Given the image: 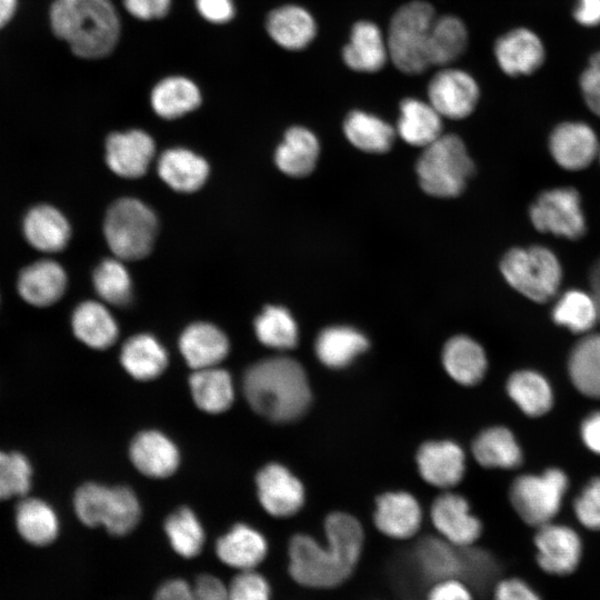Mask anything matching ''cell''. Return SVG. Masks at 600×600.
Wrapping results in <instances>:
<instances>
[{
    "label": "cell",
    "instance_id": "12",
    "mask_svg": "<svg viewBox=\"0 0 600 600\" xmlns=\"http://www.w3.org/2000/svg\"><path fill=\"white\" fill-rule=\"evenodd\" d=\"M67 289V271L50 256L26 262L16 273V293L22 302L32 308L52 307L61 300Z\"/></svg>",
    "mask_w": 600,
    "mask_h": 600
},
{
    "label": "cell",
    "instance_id": "39",
    "mask_svg": "<svg viewBox=\"0 0 600 600\" xmlns=\"http://www.w3.org/2000/svg\"><path fill=\"white\" fill-rule=\"evenodd\" d=\"M472 454L484 468L513 469L523 461V453L514 434L501 426L481 431L472 443Z\"/></svg>",
    "mask_w": 600,
    "mask_h": 600
},
{
    "label": "cell",
    "instance_id": "45",
    "mask_svg": "<svg viewBox=\"0 0 600 600\" xmlns=\"http://www.w3.org/2000/svg\"><path fill=\"white\" fill-rule=\"evenodd\" d=\"M164 532L172 550L180 557L191 559L202 551L204 530L191 509L181 507L169 514Z\"/></svg>",
    "mask_w": 600,
    "mask_h": 600
},
{
    "label": "cell",
    "instance_id": "16",
    "mask_svg": "<svg viewBox=\"0 0 600 600\" xmlns=\"http://www.w3.org/2000/svg\"><path fill=\"white\" fill-rule=\"evenodd\" d=\"M256 486L262 508L272 517H291L304 503L301 481L282 464L264 466L256 477Z\"/></svg>",
    "mask_w": 600,
    "mask_h": 600
},
{
    "label": "cell",
    "instance_id": "8",
    "mask_svg": "<svg viewBox=\"0 0 600 600\" xmlns=\"http://www.w3.org/2000/svg\"><path fill=\"white\" fill-rule=\"evenodd\" d=\"M500 270L514 290L538 303L551 300L562 280L557 256L538 244L510 249L501 260Z\"/></svg>",
    "mask_w": 600,
    "mask_h": 600
},
{
    "label": "cell",
    "instance_id": "29",
    "mask_svg": "<svg viewBox=\"0 0 600 600\" xmlns=\"http://www.w3.org/2000/svg\"><path fill=\"white\" fill-rule=\"evenodd\" d=\"M320 152L317 137L309 129L294 126L288 129L276 149L274 162L280 171L293 178L310 174Z\"/></svg>",
    "mask_w": 600,
    "mask_h": 600
},
{
    "label": "cell",
    "instance_id": "62",
    "mask_svg": "<svg viewBox=\"0 0 600 600\" xmlns=\"http://www.w3.org/2000/svg\"><path fill=\"white\" fill-rule=\"evenodd\" d=\"M587 67L600 76V50L591 54Z\"/></svg>",
    "mask_w": 600,
    "mask_h": 600
},
{
    "label": "cell",
    "instance_id": "11",
    "mask_svg": "<svg viewBox=\"0 0 600 600\" xmlns=\"http://www.w3.org/2000/svg\"><path fill=\"white\" fill-rule=\"evenodd\" d=\"M429 103L441 117L460 120L469 117L480 99L476 78L454 66L438 68L427 87Z\"/></svg>",
    "mask_w": 600,
    "mask_h": 600
},
{
    "label": "cell",
    "instance_id": "37",
    "mask_svg": "<svg viewBox=\"0 0 600 600\" xmlns=\"http://www.w3.org/2000/svg\"><path fill=\"white\" fill-rule=\"evenodd\" d=\"M568 374L581 394L600 400V333L589 332L573 346Z\"/></svg>",
    "mask_w": 600,
    "mask_h": 600
},
{
    "label": "cell",
    "instance_id": "61",
    "mask_svg": "<svg viewBox=\"0 0 600 600\" xmlns=\"http://www.w3.org/2000/svg\"><path fill=\"white\" fill-rule=\"evenodd\" d=\"M18 0H0V29L6 27L14 17Z\"/></svg>",
    "mask_w": 600,
    "mask_h": 600
},
{
    "label": "cell",
    "instance_id": "28",
    "mask_svg": "<svg viewBox=\"0 0 600 600\" xmlns=\"http://www.w3.org/2000/svg\"><path fill=\"white\" fill-rule=\"evenodd\" d=\"M209 164L201 156L184 148H171L158 159L162 181L178 192L199 190L208 179Z\"/></svg>",
    "mask_w": 600,
    "mask_h": 600
},
{
    "label": "cell",
    "instance_id": "18",
    "mask_svg": "<svg viewBox=\"0 0 600 600\" xmlns=\"http://www.w3.org/2000/svg\"><path fill=\"white\" fill-rule=\"evenodd\" d=\"M431 520L439 536L458 548L473 546L482 533V524L468 501L453 492H444L433 501Z\"/></svg>",
    "mask_w": 600,
    "mask_h": 600
},
{
    "label": "cell",
    "instance_id": "38",
    "mask_svg": "<svg viewBox=\"0 0 600 600\" xmlns=\"http://www.w3.org/2000/svg\"><path fill=\"white\" fill-rule=\"evenodd\" d=\"M506 389L510 399L528 417H541L553 406L551 384L538 371L522 369L511 373Z\"/></svg>",
    "mask_w": 600,
    "mask_h": 600
},
{
    "label": "cell",
    "instance_id": "22",
    "mask_svg": "<svg viewBox=\"0 0 600 600\" xmlns=\"http://www.w3.org/2000/svg\"><path fill=\"white\" fill-rule=\"evenodd\" d=\"M422 511L417 499L403 491L387 492L376 502V528L392 539H409L420 529Z\"/></svg>",
    "mask_w": 600,
    "mask_h": 600
},
{
    "label": "cell",
    "instance_id": "54",
    "mask_svg": "<svg viewBox=\"0 0 600 600\" xmlns=\"http://www.w3.org/2000/svg\"><path fill=\"white\" fill-rule=\"evenodd\" d=\"M126 10L137 19L152 20L164 17L171 0H123Z\"/></svg>",
    "mask_w": 600,
    "mask_h": 600
},
{
    "label": "cell",
    "instance_id": "13",
    "mask_svg": "<svg viewBox=\"0 0 600 600\" xmlns=\"http://www.w3.org/2000/svg\"><path fill=\"white\" fill-rule=\"evenodd\" d=\"M19 228L24 243L42 256L62 252L72 234L67 216L49 202L28 206L21 216Z\"/></svg>",
    "mask_w": 600,
    "mask_h": 600
},
{
    "label": "cell",
    "instance_id": "4",
    "mask_svg": "<svg viewBox=\"0 0 600 600\" xmlns=\"http://www.w3.org/2000/svg\"><path fill=\"white\" fill-rule=\"evenodd\" d=\"M426 0H410L396 9L386 31L389 60L404 74L417 76L429 67L428 41L437 17Z\"/></svg>",
    "mask_w": 600,
    "mask_h": 600
},
{
    "label": "cell",
    "instance_id": "1",
    "mask_svg": "<svg viewBox=\"0 0 600 600\" xmlns=\"http://www.w3.org/2000/svg\"><path fill=\"white\" fill-rule=\"evenodd\" d=\"M327 544L309 534L298 533L289 542L288 570L300 586L333 589L344 583L361 558L364 533L351 514L332 512L324 521Z\"/></svg>",
    "mask_w": 600,
    "mask_h": 600
},
{
    "label": "cell",
    "instance_id": "32",
    "mask_svg": "<svg viewBox=\"0 0 600 600\" xmlns=\"http://www.w3.org/2000/svg\"><path fill=\"white\" fill-rule=\"evenodd\" d=\"M397 132L407 143L424 148L442 134V117L429 101L404 98L399 106Z\"/></svg>",
    "mask_w": 600,
    "mask_h": 600
},
{
    "label": "cell",
    "instance_id": "63",
    "mask_svg": "<svg viewBox=\"0 0 600 600\" xmlns=\"http://www.w3.org/2000/svg\"><path fill=\"white\" fill-rule=\"evenodd\" d=\"M0 304H1V291H0Z\"/></svg>",
    "mask_w": 600,
    "mask_h": 600
},
{
    "label": "cell",
    "instance_id": "14",
    "mask_svg": "<svg viewBox=\"0 0 600 600\" xmlns=\"http://www.w3.org/2000/svg\"><path fill=\"white\" fill-rule=\"evenodd\" d=\"M537 563L546 573L568 576L582 559L583 546L578 532L569 526L549 522L537 528L533 538Z\"/></svg>",
    "mask_w": 600,
    "mask_h": 600
},
{
    "label": "cell",
    "instance_id": "53",
    "mask_svg": "<svg viewBox=\"0 0 600 600\" xmlns=\"http://www.w3.org/2000/svg\"><path fill=\"white\" fill-rule=\"evenodd\" d=\"M194 600H229V589L213 574L199 576L192 584Z\"/></svg>",
    "mask_w": 600,
    "mask_h": 600
},
{
    "label": "cell",
    "instance_id": "7",
    "mask_svg": "<svg viewBox=\"0 0 600 600\" xmlns=\"http://www.w3.org/2000/svg\"><path fill=\"white\" fill-rule=\"evenodd\" d=\"M158 232L156 213L136 198H121L108 209L103 233L116 258L126 261L147 257Z\"/></svg>",
    "mask_w": 600,
    "mask_h": 600
},
{
    "label": "cell",
    "instance_id": "36",
    "mask_svg": "<svg viewBox=\"0 0 600 600\" xmlns=\"http://www.w3.org/2000/svg\"><path fill=\"white\" fill-rule=\"evenodd\" d=\"M120 361L131 377L140 381H149L164 371L168 353L157 338L148 333H139L123 343Z\"/></svg>",
    "mask_w": 600,
    "mask_h": 600
},
{
    "label": "cell",
    "instance_id": "41",
    "mask_svg": "<svg viewBox=\"0 0 600 600\" xmlns=\"http://www.w3.org/2000/svg\"><path fill=\"white\" fill-rule=\"evenodd\" d=\"M343 132L348 141L361 151L383 153L394 142L396 130L376 114L352 110L343 121Z\"/></svg>",
    "mask_w": 600,
    "mask_h": 600
},
{
    "label": "cell",
    "instance_id": "58",
    "mask_svg": "<svg viewBox=\"0 0 600 600\" xmlns=\"http://www.w3.org/2000/svg\"><path fill=\"white\" fill-rule=\"evenodd\" d=\"M580 436L583 444L600 456V411L591 412L582 420Z\"/></svg>",
    "mask_w": 600,
    "mask_h": 600
},
{
    "label": "cell",
    "instance_id": "31",
    "mask_svg": "<svg viewBox=\"0 0 600 600\" xmlns=\"http://www.w3.org/2000/svg\"><path fill=\"white\" fill-rule=\"evenodd\" d=\"M442 364L456 382L474 386L483 379L488 361L484 350L476 340L468 336H454L443 347Z\"/></svg>",
    "mask_w": 600,
    "mask_h": 600
},
{
    "label": "cell",
    "instance_id": "30",
    "mask_svg": "<svg viewBox=\"0 0 600 600\" xmlns=\"http://www.w3.org/2000/svg\"><path fill=\"white\" fill-rule=\"evenodd\" d=\"M71 329L83 344L103 350L118 338V324L110 311L100 302L87 300L79 303L71 314Z\"/></svg>",
    "mask_w": 600,
    "mask_h": 600
},
{
    "label": "cell",
    "instance_id": "60",
    "mask_svg": "<svg viewBox=\"0 0 600 600\" xmlns=\"http://www.w3.org/2000/svg\"><path fill=\"white\" fill-rule=\"evenodd\" d=\"M590 282V292L593 296L598 310H599V322H600V258L593 263L589 274Z\"/></svg>",
    "mask_w": 600,
    "mask_h": 600
},
{
    "label": "cell",
    "instance_id": "34",
    "mask_svg": "<svg viewBox=\"0 0 600 600\" xmlns=\"http://www.w3.org/2000/svg\"><path fill=\"white\" fill-rule=\"evenodd\" d=\"M468 42V28L461 18L449 13L437 16L428 41L430 67L452 66L464 53Z\"/></svg>",
    "mask_w": 600,
    "mask_h": 600
},
{
    "label": "cell",
    "instance_id": "43",
    "mask_svg": "<svg viewBox=\"0 0 600 600\" xmlns=\"http://www.w3.org/2000/svg\"><path fill=\"white\" fill-rule=\"evenodd\" d=\"M551 317L556 324L572 333L587 334L599 322V310L591 292L570 289L557 299Z\"/></svg>",
    "mask_w": 600,
    "mask_h": 600
},
{
    "label": "cell",
    "instance_id": "56",
    "mask_svg": "<svg viewBox=\"0 0 600 600\" xmlns=\"http://www.w3.org/2000/svg\"><path fill=\"white\" fill-rule=\"evenodd\" d=\"M579 87L588 109L600 118V76L586 67L579 77Z\"/></svg>",
    "mask_w": 600,
    "mask_h": 600
},
{
    "label": "cell",
    "instance_id": "2",
    "mask_svg": "<svg viewBox=\"0 0 600 600\" xmlns=\"http://www.w3.org/2000/svg\"><path fill=\"white\" fill-rule=\"evenodd\" d=\"M250 407L273 422L297 420L308 410L311 389L302 366L289 357H272L252 364L243 377Z\"/></svg>",
    "mask_w": 600,
    "mask_h": 600
},
{
    "label": "cell",
    "instance_id": "10",
    "mask_svg": "<svg viewBox=\"0 0 600 600\" xmlns=\"http://www.w3.org/2000/svg\"><path fill=\"white\" fill-rule=\"evenodd\" d=\"M529 217L538 231L569 240L580 239L587 231L580 194L571 187L541 192L531 203Z\"/></svg>",
    "mask_w": 600,
    "mask_h": 600
},
{
    "label": "cell",
    "instance_id": "52",
    "mask_svg": "<svg viewBox=\"0 0 600 600\" xmlns=\"http://www.w3.org/2000/svg\"><path fill=\"white\" fill-rule=\"evenodd\" d=\"M493 600H542L540 594L520 578H507L496 582Z\"/></svg>",
    "mask_w": 600,
    "mask_h": 600
},
{
    "label": "cell",
    "instance_id": "17",
    "mask_svg": "<svg viewBox=\"0 0 600 600\" xmlns=\"http://www.w3.org/2000/svg\"><path fill=\"white\" fill-rule=\"evenodd\" d=\"M549 150L562 169L578 171L589 167L599 156L600 143L588 123L564 121L551 131Z\"/></svg>",
    "mask_w": 600,
    "mask_h": 600
},
{
    "label": "cell",
    "instance_id": "25",
    "mask_svg": "<svg viewBox=\"0 0 600 600\" xmlns=\"http://www.w3.org/2000/svg\"><path fill=\"white\" fill-rule=\"evenodd\" d=\"M129 456L137 470L151 478H167L180 463L177 446L157 430L138 433L131 441Z\"/></svg>",
    "mask_w": 600,
    "mask_h": 600
},
{
    "label": "cell",
    "instance_id": "48",
    "mask_svg": "<svg viewBox=\"0 0 600 600\" xmlns=\"http://www.w3.org/2000/svg\"><path fill=\"white\" fill-rule=\"evenodd\" d=\"M460 579L472 590H484L491 586L498 573V566L491 553L473 544L460 548Z\"/></svg>",
    "mask_w": 600,
    "mask_h": 600
},
{
    "label": "cell",
    "instance_id": "51",
    "mask_svg": "<svg viewBox=\"0 0 600 600\" xmlns=\"http://www.w3.org/2000/svg\"><path fill=\"white\" fill-rule=\"evenodd\" d=\"M426 600H474L473 590L460 578H448L432 583Z\"/></svg>",
    "mask_w": 600,
    "mask_h": 600
},
{
    "label": "cell",
    "instance_id": "9",
    "mask_svg": "<svg viewBox=\"0 0 600 600\" xmlns=\"http://www.w3.org/2000/svg\"><path fill=\"white\" fill-rule=\"evenodd\" d=\"M569 488L566 472L552 467L539 474H521L510 486L509 499L519 518L536 529L552 522Z\"/></svg>",
    "mask_w": 600,
    "mask_h": 600
},
{
    "label": "cell",
    "instance_id": "35",
    "mask_svg": "<svg viewBox=\"0 0 600 600\" xmlns=\"http://www.w3.org/2000/svg\"><path fill=\"white\" fill-rule=\"evenodd\" d=\"M418 573L431 584L448 578H459L461 568L460 548L441 537H424L413 552Z\"/></svg>",
    "mask_w": 600,
    "mask_h": 600
},
{
    "label": "cell",
    "instance_id": "27",
    "mask_svg": "<svg viewBox=\"0 0 600 600\" xmlns=\"http://www.w3.org/2000/svg\"><path fill=\"white\" fill-rule=\"evenodd\" d=\"M14 527L19 537L36 548L50 546L60 532L56 510L44 500L27 496L16 507Z\"/></svg>",
    "mask_w": 600,
    "mask_h": 600
},
{
    "label": "cell",
    "instance_id": "21",
    "mask_svg": "<svg viewBox=\"0 0 600 600\" xmlns=\"http://www.w3.org/2000/svg\"><path fill=\"white\" fill-rule=\"evenodd\" d=\"M417 466L424 481L448 489L461 481L466 471V457L456 442L428 441L417 452Z\"/></svg>",
    "mask_w": 600,
    "mask_h": 600
},
{
    "label": "cell",
    "instance_id": "5",
    "mask_svg": "<svg viewBox=\"0 0 600 600\" xmlns=\"http://www.w3.org/2000/svg\"><path fill=\"white\" fill-rule=\"evenodd\" d=\"M474 171V164L460 137L441 134L423 148L416 164L421 189L433 197H458Z\"/></svg>",
    "mask_w": 600,
    "mask_h": 600
},
{
    "label": "cell",
    "instance_id": "59",
    "mask_svg": "<svg viewBox=\"0 0 600 600\" xmlns=\"http://www.w3.org/2000/svg\"><path fill=\"white\" fill-rule=\"evenodd\" d=\"M574 20L582 27L600 24V0H577L573 9Z\"/></svg>",
    "mask_w": 600,
    "mask_h": 600
},
{
    "label": "cell",
    "instance_id": "55",
    "mask_svg": "<svg viewBox=\"0 0 600 600\" xmlns=\"http://www.w3.org/2000/svg\"><path fill=\"white\" fill-rule=\"evenodd\" d=\"M198 12L212 23H226L234 16L232 0H196Z\"/></svg>",
    "mask_w": 600,
    "mask_h": 600
},
{
    "label": "cell",
    "instance_id": "20",
    "mask_svg": "<svg viewBox=\"0 0 600 600\" xmlns=\"http://www.w3.org/2000/svg\"><path fill=\"white\" fill-rule=\"evenodd\" d=\"M341 58L351 71H381L390 62L386 33L371 20L356 21L341 50Z\"/></svg>",
    "mask_w": 600,
    "mask_h": 600
},
{
    "label": "cell",
    "instance_id": "40",
    "mask_svg": "<svg viewBox=\"0 0 600 600\" xmlns=\"http://www.w3.org/2000/svg\"><path fill=\"white\" fill-rule=\"evenodd\" d=\"M150 103L159 117L176 119L197 109L201 103V93L192 80L171 76L153 87Z\"/></svg>",
    "mask_w": 600,
    "mask_h": 600
},
{
    "label": "cell",
    "instance_id": "50",
    "mask_svg": "<svg viewBox=\"0 0 600 600\" xmlns=\"http://www.w3.org/2000/svg\"><path fill=\"white\" fill-rule=\"evenodd\" d=\"M573 511L584 528L600 531V477L583 487L573 502Z\"/></svg>",
    "mask_w": 600,
    "mask_h": 600
},
{
    "label": "cell",
    "instance_id": "26",
    "mask_svg": "<svg viewBox=\"0 0 600 600\" xmlns=\"http://www.w3.org/2000/svg\"><path fill=\"white\" fill-rule=\"evenodd\" d=\"M179 349L193 370L217 367L229 352V340L217 326L199 321L188 326L179 338Z\"/></svg>",
    "mask_w": 600,
    "mask_h": 600
},
{
    "label": "cell",
    "instance_id": "42",
    "mask_svg": "<svg viewBox=\"0 0 600 600\" xmlns=\"http://www.w3.org/2000/svg\"><path fill=\"white\" fill-rule=\"evenodd\" d=\"M197 407L208 413L228 410L234 399V389L228 371L218 367L194 370L189 379Z\"/></svg>",
    "mask_w": 600,
    "mask_h": 600
},
{
    "label": "cell",
    "instance_id": "49",
    "mask_svg": "<svg viewBox=\"0 0 600 600\" xmlns=\"http://www.w3.org/2000/svg\"><path fill=\"white\" fill-rule=\"evenodd\" d=\"M228 589L229 600H272L269 581L256 570L239 571Z\"/></svg>",
    "mask_w": 600,
    "mask_h": 600
},
{
    "label": "cell",
    "instance_id": "6",
    "mask_svg": "<svg viewBox=\"0 0 600 600\" xmlns=\"http://www.w3.org/2000/svg\"><path fill=\"white\" fill-rule=\"evenodd\" d=\"M73 508L83 524L92 528L101 526L117 537L130 533L141 517L139 500L131 489L93 482L78 488Z\"/></svg>",
    "mask_w": 600,
    "mask_h": 600
},
{
    "label": "cell",
    "instance_id": "44",
    "mask_svg": "<svg viewBox=\"0 0 600 600\" xmlns=\"http://www.w3.org/2000/svg\"><path fill=\"white\" fill-rule=\"evenodd\" d=\"M254 332L262 344L277 350L294 348L299 338L294 318L281 306H267L254 320Z\"/></svg>",
    "mask_w": 600,
    "mask_h": 600
},
{
    "label": "cell",
    "instance_id": "57",
    "mask_svg": "<svg viewBox=\"0 0 600 600\" xmlns=\"http://www.w3.org/2000/svg\"><path fill=\"white\" fill-rule=\"evenodd\" d=\"M153 600H194L192 584L181 578L168 579L158 587Z\"/></svg>",
    "mask_w": 600,
    "mask_h": 600
},
{
    "label": "cell",
    "instance_id": "19",
    "mask_svg": "<svg viewBox=\"0 0 600 600\" xmlns=\"http://www.w3.org/2000/svg\"><path fill=\"white\" fill-rule=\"evenodd\" d=\"M154 152L153 139L139 129L113 132L106 140V162L111 171L122 178L142 177L148 171Z\"/></svg>",
    "mask_w": 600,
    "mask_h": 600
},
{
    "label": "cell",
    "instance_id": "33",
    "mask_svg": "<svg viewBox=\"0 0 600 600\" xmlns=\"http://www.w3.org/2000/svg\"><path fill=\"white\" fill-rule=\"evenodd\" d=\"M367 337L349 326H331L321 330L314 342L320 362L331 369H342L368 349Z\"/></svg>",
    "mask_w": 600,
    "mask_h": 600
},
{
    "label": "cell",
    "instance_id": "47",
    "mask_svg": "<svg viewBox=\"0 0 600 600\" xmlns=\"http://www.w3.org/2000/svg\"><path fill=\"white\" fill-rule=\"evenodd\" d=\"M33 469L21 452L0 450V500L23 498L32 486Z\"/></svg>",
    "mask_w": 600,
    "mask_h": 600
},
{
    "label": "cell",
    "instance_id": "46",
    "mask_svg": "<svg viewBox=\"0 0 600 600\" xmlns=\"http://www.w3.org/2000/svg\"><path fill=\"white\" fill-rule=\"evenodd\" d=\"M93 287L98 296L106 302L117 306H128L132 300L131 277L118 258L104 259L92 274Z\"/></svg>",
    "mask_w": 600,
    "mask_h": 600
},
{
    "label": "cell",
    "instance_id": "23",
    "mask_svg": "<svg viewBox=\"0 0 600 600\" xmlns=\"http://www.w3.org/2000/svg\"><path fill=\"white\" fill-rule=\"evenodd\" d=\"M266 29L273 42L289 51L306 49L318 34L314 17L299 4H283L271 10Z\"/></svg>",
    "mask_w": 600,
    "mask_h": 600
},
{
    "label": "cell",
    "instance_id": "3",
    "mask_svg": "<svg viewBox=\"0 0 600 600\" xmlns=\"http://www.w3.org/2000/svg\"><path fill=\"white\" fill-rule=\"evenodd\" d=\"M53 34L82 59L108 56L120 36V21L110 0H53L49 10Z\"/></svg>",
    "mask_w": 600,
    "mask_h": 600
},
{
    "label": "cell",
    "instance_id": "64",
    "mask_svg": "<svg viewBox=\"0 0 600 600\" xmlns=\"http://www.w3.org/2000/svg\"><path fill=\"white\" fill-rule=\"evenodd\" d=\"M598 157H599V159H600V151H599V156H598Z\"/></svg>",
    "mask_w": 600,
    "mask_h": 600
},
{
    "label": "cell",
    "instance_id": "24",
    "mask_svg": "<svg viewBox=\"0 0 600 600\" xmlns=\"http://www.w3.org/2000/svg\"><path fill=\"white\" fill-rule=\"evenodd\" d=\"M218 559L238 571L256 570L268 553L264 536L247 523H236L216 542Z\"/></svg>",
    "mask_w": 600,
    "mask_h": 600
},
{
    "label": "cell",
    "instance_id": "15",
    "mask_svg": "<svg viewBox=\"0 0 600 600\" xmlns=\"http://www.w3.org/2000/svg\"><path fill=\"white\" fill-rule=\"evenodd\" d=\"M546 47L540 36L526 27L501 34L493 44L499 69L509 77L530 76L546 61Z\"/></svg>",
    "mask_w": 600,
    "mask_h": 600
}]
</instances>
